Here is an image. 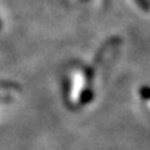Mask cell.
<instances>
[{
	"instance_id": "1",
	"label": "cell",
	"mask_w": 150,
	"mask_h": 150,
	"mask_svg": "<svg viewBox=\"0 0 150 150\" xmlns=\"http://www.w3.org/2000/svg\"><path fill=\"white\" fill-rule=\"evenodd\" d=\"M93 98H94L93 89H91V88H86L85 90H84V91L81 93V95H80V100H79V105L83 106V105L88 104V103H90V101L93 100Z\"/></svg>"
},
{
	"instance_id": "2",
	"label": "cell",
	"mask_w": 150,
	"mask_h": 150,
	"mask_svg": "<svg viewBox=\"0 0 150 150\" xmlns=\"http://www.w3.org/2000/svg\"><path fill=\"white\" fill-rule=\"evenodd\" d=\"M139 95L144 100H150V86H142L139 89Z\"/></svg>"
},
{
	"instance_id": "3",
	"label": "cell",
	"mask_w": 150,
	"mask_h": 150,
	"mask_svg": "<svg viewBox=\"0 0 150 150\" xmlns=\"http://www.w3.org/2000/svg\"><path fill=\"white\" fill-rule=\"evenodd\" d=\"M134 1L137 3L140 8H143V10H144V11H149L150 6H149V4H148L146 0H134Z\"/></svg>"
},
{
	"instance_id": "4",
	"label": "cell",
	"mask_w": 150,
	"mask_h": 150,
	"mask_svg": "<svg viewBox=\"0 0 150 150\" xmlns=\"http://www.w3.org/2000/svg\"><path fill=\"white\" fill-rule=\"evenodd\" d=\"M0 29H1V21H0Z\"/></svg>"
},
{
	"instance_id": "5",
	"label": "cell",
	"mask_w": 150,
	"mask_h": 150,
	"mask_svg": "<svg viewBox=\"0 0 150 150\" xmlns=\"http://www.w3.org/2000/svg\"><path fill=\"white\" fill-rule=\"evenodd\" d=\"M83 1H85V0H83Z\"/></svg>"
}]
</instances>
